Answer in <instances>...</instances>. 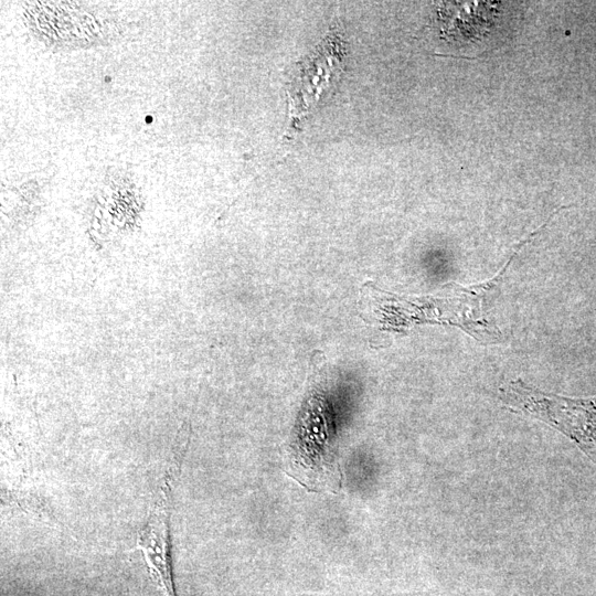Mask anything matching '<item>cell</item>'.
Returning a JSON list of instances; mask_svg holds the SVG:
<instances>
[{"label":"cell","instance_id":"cell-1","mask_svg":"<svg viewBox=\"0 0 596 596\" xmlns=\"http://www.w3.org/2000/svg\"><path fill=\"white\" fill-rule=\"evenodd\" d=\"M503 406L540 419L560 430L588 453L596 443V397L572 398L543 392L521 379L499 389Z\"/></svg>","mask_w":596,"mask_h":596},{"label":"cell","instance_id":"cell-2","mask_svg":"<svg viewBox=\"0 0 596 596\" xmlns=\"http://www.w3.org/2000/svg\"><path fill=\"white\" fill-rule=\"evenodd\" d=\"M321 404L312 398L300 419L296 439L295 458L298 465L311 470L333 467L334 456L329 445L327 424Z\"/></svg>","mask_w":596,"mask_h":596}]
</instances>
